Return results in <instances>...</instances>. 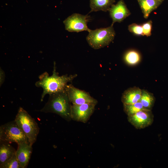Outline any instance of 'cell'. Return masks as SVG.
Here are the masks:
<instances>
[{"mask_svg": "<svg viewBox=\"0 0 168 168\" xmlns=\"http://www.w3.org/2000/svg\"><path fill=\"white\" fill-rule=\"evenodd\" d=\"M65 91L72 104L92 103L96 105L97 103V100L91 97L88 93L75 87L71 84L67 85Z\"/></svg>", "mask_w": 168, "mask_h": 168, "instance_id": "52a82bcc", "label": "cell"}, {"mask_svg": "<svg viewBox=\"0 0 168 168\" xmlns=\"http://www.w3.org/2000/svg\"><path fill=\"white\" fill-rule=\"evenodd\" d=\"M16 151L9 142L0 141V165L15 155Z\"/></svg>", "mask_w": 168, "mask_h": 168, "instance_id": "5bb4252c", "label": "cell"}, {"mask_svg": "<svg viewBox=\"0 0 168 168\" xmlns=\"http://www.w3.org/2000/svg\"><path fill=\"white\" fill-rule=\"evenodd\" d=\"M108 11L112 20L111 25L116 22H121L128 16L131 12L123 0H119L115 4H113Z\"/></svg>", "mask_w": 168, "mask_h": 168, "instance_id": "30bf717a", "label": "cell"}, {"mask_svg": "<svg viewBox=\"0 0 168 168\" xmlns=\"http://www.w3.org/2000/svg\"><path fill=\"white\" fill-rule=\"evenodd\" d=\"M0 168H21L20 164L15 155L11 159L0 165Z\"/></svg>", "mask_w": 168, "mask_h": 168, "instance_id": "d6986e66", "label": "cell"}, {"mask_svg": "<svg viewBox=\"0 0 168 168\" xmlns=\"http://www.w3.org/2000/svg\"><path fill=\"white\" fill-rule=\"evenodd\" d=\"M0 141L9 143L15 142L17 144L29 143L27 137L15 120L0 126Z\"/></svg>", "mask_w": 168, "mask_h": 168, "instance_id": "5b68a950", "label": "cell"}, {"mask_svg": "<svg viewBox=\"0 0 168 168\" xmlns=\"http://www.w3.org/2000/svg\"><path fill=\"white\" fill-rule=\"evenodd\" d=\"M115 31L113 26L106 28L91 30L86 37L89 45L95 49H98L109 45L114 39Z\"/></svg>", "mask_w": 168, "mask_h": 168, "instance_id": "277c9868", "label": "cell"}, {"mask_svg": "<svg viewBox=\"0 0 168 168\" xmlns=\"http://www.w3.org/2000/svg\"><path fill=\"white\" fill-rule=\"evenodd\" d=\"M18 144L15 155L19 162L21 168L27 167L30 159L32 151V146L29 143H21Z\"/></svg>", "mask_w": 168, "mask_h": 168, "instance_id": "8fae6325", "label": "cell"}, {"mask_svg": "<svg viewBox=\"0 0 168 168\" xmlns=\"http://www.w3.org/2000/svg\"><path fill=\"white\" fill-rule=\"evenodd\" d=\"M144 17L147 19L151 13L156 9L162 2L159 0H137Z\"/></svg>", "mask_w": 168, "mask_h": 168, "instance_id": "4fadbf2b", "label": "cell"}, {"mask_svg": "<svg viewBox=\"0 0 168 168\" xmlns=\"http://www.w3.org/2000/svg\"><path fill=\"white\" fill-rule=\"evenodd\" d=\"M128 120L137 129H143L151 125L154 120L152 110H143L135 114L128 116Z\"/></svg>", "mask_w": 168, "mask_h": 168, "instance_id": "9c48e42d", "label": "cell"}, {"mask_svg": "<svg viewBox=\"0 0 168 168\" xmlns=\"http://www.w3.org/2000/svg\"><path fill=\"white\" fill-rule=\"evenodd\" d=\"M90 16L78 13H74L64 21L65 29L69 32H78L84 31L89 32L91 30L87 24L90 19Z\"/></svg>", "mask_w": 168, "mask_h": 168, "instance_id": "8992f818", "label": "cell"}, {"mask_svg": "<svg viewBox=\"0 0 168 168\" xmlns=\"http://www.w3.org/2000/svg\"><path fill=\"white\" fill-rule=\"evenodd\" d=\"M77 76V74H68L59 76L56 72L55 63H54L52 75L49 76L47 72H45L39 76V80L36 82L35 85L37 87H41L43 89L40 100L43 101L45 96L53 93L65 91L68 83L72 82Z\"/></svg>", "mask_w": 168, "mask_h": 168, "instance_id": "6da1fadb", "label": "cell"}, {"mask_svg": "<svg viewBox=\"0 0 168 168\" xmlns=\"http://www.w3.org/2000/svg\"><path fill=\"white\" fill-rule=\"evenodd\" d=\"M5 79V74L4 71L0 67V86L2 84Z\"/></svg>", "mask_w": 168, "mask_h": 168, "instance_id": "7402d4cb", "label": "cell"}, {"mask_svg": "<svg viewBox=\"0 0 168 168\" xmlns=\"http://www.w3.org/2000/svg\"><path fill=\"white\" fill-rule=\"evenodd\" d=\"M160 0L162 2H163L164 0Z\"/></svg>", "mask_w": 168, "mask_h": 168, "instance_id": "603a6c76", "label": "cell"}, {"mask_svg": "<svg viewBox=\"0 0 168 168\" xmlns=\"http://www.w3.org/2000/svg\"><path fill=\"white\" fill-rule=\"evenodd\" d=\"M124 59L125 62L130 66H134L138 64L141 60V56L138 51L131 49L125 54Z\"/></svg>", "mask_w": 168, "mask_h": 168, "instance_id": "e0dca14e", "label": "cell"}, {"mask_svg": "<svg viewBox=\"0 0 168 168\" xmlns=\"http://www.w3.org/2000/svg\"><path fill=\"white\" fill-rule=\"evenodd\" d=\"M129 31L135 35L140 36L143 35V29L141 25L133 23L128 26Z\"/></svg>", "mask_w": 168, "mask_h": 168, "instance_id": "ffe728a7", "label": "cell"}, {"mask_svg": "<svg viewBox=\"0 0 168 168\" xmlns=\"http://www.w3.org/2000/svg\"><path fill=\"white\" fill-rule=\"evenodd\" d=\"M96 105L92 103L72 104L71 107V119L83 123H86L94 112Z\"/></svg>", "mask_w": 168, "mask_h": 168, "instance_id": "ba28073f", "label": "cell"}, {"mask_svg": "<svg viewBox=\"0 0 168 168\" xmlns=\"http://www.w3.org/2000/svg\"><path fill=\"white\" fill-rule=\"evenodd\" d=\"M142 89L134 86L125 90L123 93L121 100L123 104H133L140 101Z\"/></svg>", "mask_w": 168, "mask_h": 168, "instance_id": "7c38bea8", "label": "cell"}, {"mask_svg": "<svg viewBox=\"0 0 168 168\" xmlns=\"http://www.w3.org/2000/svg\"><path fill=\"white\" fill-rule=\"evenodd\" d=\"M155 101V98L153 94L145 89H142L140 102L146 109L152 110Z\"/></svg>", "mask_w": 168, "mask_h": 168, "instance_id": "2e32d148", "label": "cell"}, {"mask_svg": "<svg viewBox=\"0 0 168 168\" xmlns=\"http://www.w3.org/2000/svg\"><path fill=\"white\" fill-rule=\"evenodd\" d=\"M123 108L124 112L128 116L133 114L140 110L146 109L140 101L133 104H123Z\"/></svg>", "mask_w": 168, "mask_h": 168, "instance_id": "ac0fdd59", "label": "cell"}, {"mask_svg": "<svg viewBox=\"0 0 168 168\" xmlns=\"http://www.w3.org/2000/svg\"><path fill=\"white\" fill-rule=\"evenodd\" d=\"M115 2V0H90L89 13L100 11L106 12Z\"/></svg>", "mask_w": 168, "mask_h": 168, "instance_id": "9a60e30c", "label": "cell"}, {"mask_svg": "<svg viewBox=\"0 0 168 168\" xmlns=\"http://www.w3.org/2000/svg\"><path fill=\"white\" fill-rule=\"evenodd\" d=\"M27 137L30 144L32 145L36 140L39 128L34 119L21 107H19L14 120Z\"/></svg>", "mask_w": 168, "mask_h": 168, "instance_id": "3957f363", "label": "cell"}, {"mask_svg": "<svg viewBox=\"0 0 168 168\" xmlns=\"http://www.w3.org/2000/svg\"><path fill=\"white\" fill-rule=\"evenodd\" d=\"M143 29V35L147 37L150 36L151 35L152 27V21L150 20L147 22L142 25Z\"/></svg>", "mask_w": 168, "mask_h": 168, "instance_id": "44dd1931", "label": "cell"}, {"mask_svg": "<svg viewBox=\"0 0 168 168\" xmlns=\"http://www.w3.org/2000/svg\"><path fill=\"white\" fill-rule=\"evenodd\" d=\"M49 95L48 102L40 111L56 114L68 121L72 120L71 105L66 91L53 93Z\"/></svg>", "mask_w": 168, "mask_h": 168, "instance_id": "7a4b0ae2", "label": "cell"}]
</instances>
